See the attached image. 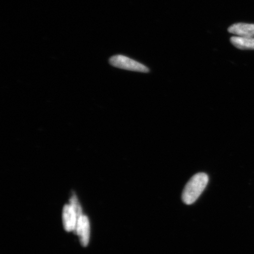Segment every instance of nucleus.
Wrapping results in <instances>:
<instances>
[{
	"instance_id": "0eeeda50",
	"label": "nucleus",
	"mask_w": 254,
	"mask_h": 254,
	"mask_svg": "<svg viewBox=\"0 0 254 254\" xmlns=\"http://www.w3.org/2000/svg\"><path fill=\"white\" fill-rule=\"evenodd\" d=\"M70 205L73 209H74L76 214L77 215L78 218L81 217L82 215V209L80 205L79 204L77 196L72 195L70 199Z\"/></svg>"
},
{
	"instance_id": "39448f33",
	"label": "nucleus",
	"mask_w": 254,
	"mask_h": 254,
	"mask_svg": "<svg viewBox=\"0 0 254 254\" xmlns=\"http://www.w3.org/2000/svg\"><path fill=\"white\" fill-rule=\"evenodd\" d=\"M228 31L238 37L254 38V24H234L228 28Z\"/></svg>"
},
{
	"instance_id": "7ed1b4c3",
	"label": "nucleus",
	"mask_w": 254,
	"mask_h": 254,
	"mask_svg": "<svg viewBox=\"0 0 254 254\" xmlns=\"http://www.w3.org/2000/svg\"><path fill=\"white\" fill-rule=\"evenodd\" d=\"M75 233L79 237L81 245L87 247L90 239V222L86 216L81 215L78 218Z\"/></svg>"
},
{
	"instance_id": "20e7f679",
	"label": "nucleus",
	"mask_w": 254,
	"mask_h": 254,
	"mask_svg": "<svg viewBox=\"0 0 254 254\" xmlns=\"http://www.w3.org/2000/svg\"><path fill=\"white\" fill-rule=\"evenodd\" d=\"M78 218L72 206L66 205L63 208V222L64 227L66 231H75Z\"/></svg>"
},
{
	"instance_id": "423d86ee",
	"label": "nucleus",
	"mask_w": 254,
	"mask_h": 254,
	"mask_svg": "<svg viewBox=\"0 0 254 254\" xmlns=\"http://www.w3.org/2000/svg\"><path fill=\"white\" fill-rule=\"evenodd\" d=\"M231 43L240 50H254V38L243 37L235 36L232 37L230 39Z\"/></svg>"
},
{
	"instance_id": "f257e3e1",
	"label": "nucleus",
	"mask_w": 254,
	"mask_h": 254,
	"mask_svg": "<svg viewBox=\"0 0 254 254\" xmlns=\"http://www.w3.org/2000/svg\"><path fill=\"white\" fill-rule=\"evenodd\" d=\"M209 182L208 175L199 173L196 174L186 184L183 190L182 199L187 205H191L201 195Z\"/></svg>"
},
{
	"instance_id": "f03ea898",
	"label": "nucleus",
	"mask_w": 254,
	"mask_h": 254,
	"mask_svg": "<svg viewBox=\"0 0 254 254\" xmlns=\"http://www.w3.org/2000/svg\"><path fill=\"white\" fill-rule=\"evenodd\" d=\"M110 63L114 67L126 69V70L144 73L150 71V69L145 65L122 55L113 56L110 59Z\"/></svg>"
}]
</instances>
